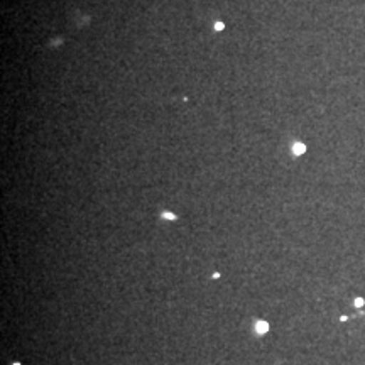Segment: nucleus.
I'll use <instances>...</instances> for the list:
<instances>
[{
	"label": "nucleus",
	"instance_id": "nucleus-1",
	"mask_svg": "<svg viewBox=\"0 0 365 365\" xmlns=\"http://www.w3.org/2000/svg\"><path fill=\"white\" fill-rule=\"evenodd\" d=\"M269 330V325L266 322H257V333H266Z\"/></svg>",
	"mask_w": 365,
	"mask_h": 365
},
{
	"label": "nucleus",
	"instance_id": "nucleus-2",
	"mask_svg": "<svg viewBox=\"0 0 365 365\" xmlns=\"http://www.w3.org/2000/svg\"><path fill=\"white\" fill-rule=\"evenodd\" d=\"M304 149H307V148H304L303 144H296L294 145V154H303Z\"/></svg>",
	"mask_w": 365,
	"mask_h": 365
},
{
	"label": "nucleus",
	"instance_id": "nucleus-3",
	"mask_svg": "<svg viewBox=\"0 0 365 365\" xmlns=\"http://www.w3.org/2000/svg\"><path fill=\"white\" fill-rule=\"evenodd\" d=\"M163 218H168V220H175V215H173V213H168V212H164L163 213Z\"/></svg>",
	"mask_w": 365,
	"mask_h": 365
},
{
	"label": "nucleus",
	"instance_id": "nucleus-4",
	"mask_svg": "<svg viewBox=\"0 0 365 365\" xmlns=\"http://www.w3.org/2000/svg\"><path fill=\"white\" fill-rule=\"evenodd\" d=\"M14 365H21V364H14Z\"/></svg>",
	"mask_w": 365,
	"mask_h": 365
}]
</instances>
